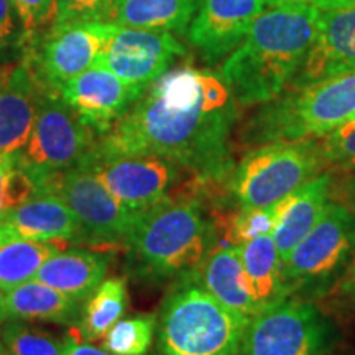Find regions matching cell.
Segmentation results:
<instances>
[{
  "instance_id": "cell-1",
  "label": "cell",
  "mask_w": 355,
  "mask_h": 355,
  "mask_svg": "<svg viewBox=\"0 0 355 355\" xmlns=\"http://www.w3.org/2000/svg\"><path fill=\"white\" fill-rule=\"evenodd\" d=\"M237 104L220 73L171 69L97 137L99 155H155L170 159L202 186L219 184L235 163L230 133Z\"/></svg>"
},
{
  "instance_id": "cell-2",
  "label": "cell",
  "mask_w": 355,
  "mask_h": 355,
  "mask_svg": "<svg viewBox=\"0 0 355 355\" xmlns=\"http://www.w3.org/2000/svg\"><path fill=\"white\" fill-rule=\"evenodd\" d=\"M319 12L301 3L270 7L257 17L220 69L239 104H268L290 87L316 35Z\"/></svg>"
},
{
  "instance_id": "cell-3",
  "label": "cell",
  "mask_w": 355,
  "mask_h": 355,
  "mask_svg": "<svg viewBox=\"0 0 355 355\" xmlns=\"http://www.w3.org/2000/svg\"><path fill=\"white\" fill-rule=\"evenodd\" d=\"M214 235L198 199H168L141 212L125 243L137 272L165 279L196 272L214 247Z\"/></svg>"
},
{
  "instance_id": "cell-4",
  "label": "cell",
  "mask_w": 355,
  "mask_h": 355,
  "mask_svg": "<svg viewBox=\"0 0 355 355\" xmlns=\"http://www.w3.org/2000/svg\"><path fill=\"white\" fill-rule=\"evenodd\" d=\"M157 324L159 355H239L250 321L219 303L193 272L178 278Z\"/></svg>"
},
{
  "instance_id": "cell-5",
  "label": "cell",
  "mask_w": 355,
  "mask_h": 355,
  "mask_svg": "<svg viewBox=\"0 0 355 355\" xmlns=\"http://www.w3.org/2000/svg\"><path fill=\"white\" fill-rule=\"evenodd\" d=\"M355 117V73L290 89L255 115L247 139L255 144L319 139Z\"/></svg>"
},
{
  "instance_id": "cell-6",
  "label": "cell",
  "mask_w": 355,
  "mask_h": 355,
  "mask_svg": "<svg viewBox=\"0 0 355 355\" xmlns=\"http://www.w3.org/2000/svg\"><path fill=\"white\" fill-rule=\"evenodd\" d=\"M96 140L94 130L63 97L40 89L32 135L15 157V166L32 178L38 196L51 178L76 166Z\"/></svg>"
},
{
  "instance_id": "cell-7",
  "label": "cell",
  "mask_w": 355,
  "mask_h": 355,
  "mask_svg": "<svg viewBox=\"0 0 355 355\" xmlns=\"http://www.w3.org/2000/svg\"><path fill=\"white\" fill-rule=\"evenodd\" d=\"M321 170L316 139L266 141L235 166L230 189L241 207H263L288 196Z\"/></svg>"
},
{
  "instance_id": "cell-8",
  "label": "cell",
  "mask_w": 355,
  "mask_h": 355,
  "mask_svg": "<svg viewBox=\"0 0 355 355\" xmlns=\"http://www.w3.org/2000/svg\"><path fill=\"white\" fill-rule=\"evenodd\" d=\"M355 255V212L343 202H329L313 229L283 263L290 291L329 290Z\"/></svg>"
},
{
  "instance_id": "cell-9",
  "label": "cell",
  "mask_w": 355,
  "mask_h": 355,
  "mask_svg": "<svg viewBox=\"0 0 355 355\" xmlns=\"http://www.w3.org/2000/svg\"><path fill=\"white\" fill-rule=\"evenodd\" d=\"M40 194H56L63 199L83 234V243L117 245L125 243L139 219L110 193L96 171L84 162L51 178Z\"/></svg>"
},
{
  "instance_id": "cell-10",
  "label": "cell",
  "mask_w": 355,
  "mask_h": 355,
  "mask_svg": "<svg viewBox=\"0 0 355 355\" xmlns=\"http://www.w3.org/2000/svg\"><path fill=\"white\" fill-rule=\"evenodd\" d=\"M327 345L329 327L319 311L286 298L252 319L239 355H322Z\"/></svg>"
},
{
  "instance_id": "cell-11",
  "label": "cell",
  "mask_w": 355,
  "mask_h": 355,
  "mask_svg": "<svg viewBox=\"0 0 355 355\" xmlns=\"http://www.w3.org/2000/svg\"><path fill=\"white\" fill-rule=\"evenodd\" d=\"M84 162L123 206L139 214L171 199V191L186 173L155 155H99L91 150Z\"/></svg>"
},
{
  "instance_id": "cell-12",
  "label": "cell",
  "mask_w": 355,
  "mask_h": 355,
  "mask_svg": "<svg viewBox=\"0 0 355 355\" xmlns=\"http://www.w3.org/2000/svg\"><path fill=\"white\" fill-rule=\"evenodd\" d=\"M110 21L55 24L37 53L26 60L42 91L60 94L61 87L96 64L107 42Z\"/></svg>"
},
{
  "instance_id": "cell-13",
  "label": "cell",
  "mask_w": 355,
  "mask_h": 355,
  "mask_svg": "<svg viewBox=\"0 0 355 355\" xmlns=\"http://www.w3.org/2000/svg\"><path fill=\"white\" fill-rule=\"evenodd\" d=\"M184 55L186 48L171 32L112 24L107 42L94 66L112 71L125 83L146 91Z\"/></svg>"
},
{
  "instance_id": "cell-14",
  "label": "cell",
  "mask_w": 355,
  "mask_h": 355,
  "mask_svg": "<svg viewBox=\"0 0 355 355\" xmlns=\"http://www.w3.org/2000/svg\"><path fill=\"white\" fill-rule=\"evenodd\" d=\"M145 89L128 84L112 71L92 66L61 87L60 96L97 137L105 133L139 101Z\"/></svg>"
},
{
  "instance_id": "cell-15",
  "label": "cell",
  "mask_w": 355,
  "mask_h": 355,
  "mask_svg": "<svg viewBox=\"0 0 355 355\" xmlns=\"http://www.w3.org/2000/svg\"><path fill=\"white\" fill-rule=\"evenodd\" d=\"M265 7L266 0H198L189 42L204 60L216 63L243 42Z\"/></svg>"
},
{
  "instance_id": "cell-16",
  "label": "cell",
  "mask_w": 355,
  "mask_h": 355,
  "mask_svg": "<svg viewBox=\"0 0 355 355\" xmlns=\"http://www.w3.org/2000/svg\"><path fill=\"white\" fill-rule=\"evenodd\" d=\"M355 73V7L321 10L316 35L290 89Z\"/></svg>"
},
{
  "instance_id": "cell-17",
  "label": "cell",
  "mask_w": 355,
  "mask_h": 355,
  "mask_svg": "<svg viewBox=\"0 0 355 355\" xmlns=\"http://www.w3.org/2000/svg\"><path fill=\"white\" fill-rule=\"evenodd\" d=\"M10 241L83 243V234L63 199L38 194L0 217V243Z\"/></svg>"
},
{
  "instance_id": "cell-18",
  "label": "cell",
  "mask_w": 355,
  "mask_h": 355,
  "mask_svg": "<svg viewBox=\"0 0 355 355\" xmlns=\"http://www.w3.org/2000/svg\"><path fill=\"white\" fill-rule=\"evenodd\" d=\"M40 86L28 63L0 71V157H17L32 135Z\"/></svg>"
},
{
  "instance_id": "cell-19",
  "label": "cell",
  "mask_w": 355,
  "mask_h": 355,
  "mask_svg": "<svg viewBox=\"0 0 355 355\" xmlns=\"http://www.w3.org/2000/svg\"><path fill=\"white\" fill-rule=\"evenodd\" d=\"M331 191L332 176L329 173H321L275 202L277 227L272 235L282 263H285L293 248L316 225L329 204Z\"/></svg>"
},
{
  "instance_id": "cell-20",
  "label": "cell",
  "mask_w": 355,
  "mask_h": 355,
  "mask_svg": "<svg viewBox=\"0 0 355 355\" xmlns=\"http://www.w3.org/2000/svg\"><path fill=\"white\" fill-rule=\"evenodd\" d=\"M107 270V257L74 247L51 255L35 275V279L84 303L104 282Z\"/></svg>"
},
{
  "instance_id": "cell-21",
  "label": "cell",
  "mask_w": 355,
  "mask_h": 355,
  "mask_svg": "<svg viewBox=\"0 0 355 355\" xmlns=\"http://www.w3.org/2000/svg\"><path fill=\"white\" fill-rule=\"evenodd\" d=\"M243 270V283L257 311L277 306L291 295L273 235H263L237 247Z\"/></svg>"
},
{
  "instance_id": "cell-22",
  "label": "cell",
  "mask_w": 355,
  "mask_h": 355,
  "mask_svg": "<svg viewBox=\"0 0 355 355\" xmlns=\"http://www.w3.org/2000/svg\"><path fill=\"white\" fill-rule=\"evenodd\" d=\"M199 282L214 298L252 321L259 311L245 290L243 270L237 247L230 243H217L196 270Z\"/></svg>"
},
{
  "instance_id": "cell-23",
  "label": "cell",
  "mask_w": 355,
  "mask_h": 355,
  "mask_svg": "<svg viewBox=\"0 0 355 355\" xmlns=\"http://www.w3.org/2000/svg\"><path fill=\"white\" fill-rule=\"evenodd\" d=\"M83 304L35 278L7 291L8 319L15 321H42L73 326L81 318Z\"/></svg>"
},
{
  "instance_id": "cell-24",
  "label": "cell",
  "mask_w": 355,
  "mask_h": 355,
  "mask_svg": "<svg viewBox=\"0 0 355 355\" xmlns=\"http://www.w3.org/2000/svg\"><path fill=\"white\" fill-rule=\"evenodd\" d=\"M198 0H115L110 21L128 28L188 32Z\"/></svg>"
},
{
  "instance_id": "cell-25",
  "label": "cell",
  "mask_w": 355,
  "mask_h": 355,
  "mask_svg": "<svg viewBox=\"0 0 355 355\" xmlns=\"http://www.w3.org/2000/svg\"><path fill=\"white\" fill-rule=\"evenodd\" d=\"M128 304L127 283L123 278H107L84 301L78 321L76 337L97 343L125 313Z\"/></svg>"
},
{
  "instance_id": "cell-26",
  "label": "cell",
  "mask_w": 355,
  "mask_h": 355,
  "mask_svg": "<svg viewBox=\"0 0 355 355\" xmlns=\"http://www.w3.org/2000/svg\"><path fill=\"white\" fill-rule=\"evenodd\" d=\"M60 252L51 242L10 241L0 243V286L3 290L30 282L42 268V265Z\"/></svg>"
},
{
  "instance_id": "cell-27",
  "label": "cell",
  "mask_w": 355,
  "mask_h": 355,
  "mask_svg": "<svg viewBox=\"0 0 355 355\" xmlns=\"http://www.w3.org/2000/svg\"><path fill=\"white\" fill-rule=\"evenodd\" d=\"M155 329V314L121 318L102 337L101 347L112 355H145L152 347Z\"/></svg>"
},
{
  "instance_id": "cell-28",
  "label": "cell",
  "mask_w": 355,
  "mask_h": 355,
  "mask_svg": "<svg viewBox=\"0 0 355 355\" xmlns=\"http://www.w3.org/2000/svg\"><path fill=\"white\" fill-rule=\"evenodd\" d=\"M0 337L10 355H66V337L58 339L25 321L8 319L0 329Z\"/></svg>"
},
{
  "instance_id": "cell-29",
  "label": "cell",
  "mask_w": 355,
  "mask_h": 355,
  "mask_svg": "<svg viewBox=\"0 0 355 355\" xmlns=\"http://www.w3.org/2000/svg\"><path fill=\"white\" fill-rule=\"evenodd\" d=\"M277 227L275 202L263 207H241L237 214L227 220L224 229V241L239 247L263 235L273 234Z\"/></svg>"
},
{
  "instance_id": "cell-30",
  "label": "cell",
  "mask_w": 355,
  "mask_h": 355,
  "mask_svg": "<svg viewBox=\"0 0 355 355\" xmlns=\"http://www.w3.org/2000/svg\"><path fill=\"white\" fill-rule=\"evenodd\" d=\"M324 170L355 171V117L316 140Z\"/></svg>"
},
{
  "instance_id": "cell-31",
  "label": "cell",
  "mask_w": 355,
  "mask_h": 355,
  "mask_svg": "<svg viewBox=\"0 0 355 355\" xmlns=\"http://www.w3.org/2000/svg\"><path fill=\"white\" fill-rule=\"evenodd\" d=\"M55 24L73 21H110L115 0H56Z\"/></svg>"
},
{
  "instance_id": "cell-32",
  "label": "cell",
  "mask_w": 355,
  "mask_h": 355,
  "mask_svg": "<svg viewBox=\"0 0 355 355\" xmlns=\"http://www.w3.org/2000/svg\"><path fill=\"white\" fill-rule=\"evenodd\" d=\"M21 26L28 35L53 26L58 15L56 0H12Z\"/></svg>"
},
{
  "instance_id": "cell-33",
  "label": "cell",
  "mask_w": 355,
  "mask_h": 355,
  "mask_svg": "<svg viewBox=\"0 0 355 355\" xmlns=\"http://www.w3.org/2000/svg\"><path fill=\"white\" fill-rule=\"evenodd\" d=\"M37 196V186L32 181V178L19 166H15V159H13V166L8 170L6 181H3V193H2V207L3 214L13 207L20 206L28 199Z\"/></svg>"
},
{
  "instance_id": "cell-34",
  "label": "cell",
  "mask_w": 355,
  "mask_h": 355,
  "mask_svg": "<svg viewBox=\"0 0 355 355\" xmlns=\"http://www.w3.org/2000/svg\"><path fill=\"white\" fill-rule=\"evenodd\" d=\"M327 293H331L332 298L336 300L355 301V255Z\"/></svg>"
},
{
  "instance_id": "cell-35",
  "label": "cell",
  "mask_w": 355,
  "mask_h": 355,
  "mask_svg": "<svg viewBox=\"0 0 355 355\" xmlns=\"http://www.w3.org/2000/svg\"><path fill=\"white\" fill-rule=\"evenodd\" d=\"M15 13L12 0H0V44L15 30Z\"/></svg>"
},
{
  "instance_id": "cell-36",
  "label": "cell",
  "mask_w": 355,
  "mask_h": 355,
  "mask_svg": "<svg viewBox=\"0 0 355 355\" xmlns=\"http://www.w3.org/2000/svg\"><path fill=\"white\" fill-rule=\"evenodd\" d=\"M66 355H112L107 350L97 345H92V343H86L81 340L76 336L66 337Z\"/></svg>"
},
{
  "instance_id": "cell-37",
  "label": "cell",
  "mask_w": 355,
  "mask_h": 355,
  "mask_svg": "<svg viewBox=\"0 0 355 355\" xmlns=\"http://www.w3.org/2000/svg\"><path fill=\"white\" fill-rule=\"evenodd\" d=\"M337 196L340 198L344 206L355 212V171H350L349 176L344 178V181L337 188Z\"/></svg>"
},
{
  "instance_id": "cell-38",
  "label": "cell",
  "mask_w": 355,
  "mask_h": 355,
  "mask_svg": "<svg viewBox=\"0 0 355 355\" xmlns=\"http://www.w3.org/2000/svg\"><path fill=\"white\" fill-rule=\"evenodd\" d=\"M313 6L319 10H337V8L355 7V0H313Z\"/></svg>"
},
{
  "instance_id": "cell-39",
  "label": "cell",
  "mask_w": 355,
  "mask_h": 355,
  "mask_svg": "<svg viewBox=\"0 0 355 355\" xmlns=\"http://www.w3.org/2000/svg\"><path fill=\"white\" fill-rule=\"evenodd\" d=\"M13 159H15V157H0V217L3 216V207H2L3 181H6L8 170L13 166Z\"/></svg>"
},
{
  "instance_id": "cell-40",
  "label": "cell",
  "mask_w": 355,
  "mask_h": 355,
  "mask_svg": "<svg viewBox=\"0 0 355 355\" xmlns=\"http://www.w3.org/2000/svg\"><path fill=\"white\" fill-rule=\"evenodd\" d=\"M301 3H313V0H266V7L301 6Z\"/></svg>"
},
{
  "instance_id": "cell-41",
  "label": "cell",
  "mask_w": 355,
  "mask_h": 355,
  "mask_svg": "<svg viewBox=\"0 0 355 355\" xmlns=\"http://www.w3.org/2000/svg\"><path fill=\"white\" fill-rule=\"evenodd\" d=\"M8 321V313H7V290H3L0 286V326L3 322Z\"/></svg>"
},
{
  "instance_id": "cell-42",
  "label": "cell",
  "mask_w": 355,
  "mask_h": 355,
  "mask_svg": "<svg viewBox=\"0 0 355 355\" xmlns=\"http://www.w3.org/2000/svg\"><path fill=\"white\" fill-rule=\"evenodd\" d=\"M0 355H10V352H8L7 347L2 343V337H0Z\"/></svg>"
}]
</instances>
